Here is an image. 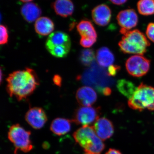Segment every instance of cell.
Masks as SVG:
<instances>
[{"instance_id":"cell-10","label":"cell","mask_w":154,"mask_h":154,"mask_svg":"<svg viewBox=\"0 0 154 154\" xmlns=\"http://www.w3.org/2000/svg\"><path fill=\"white\" fill-rule=\"evenodd\" d=\"M116 19L122 30H130L137 25L138 17L132 9L122 10L117 14Z\"/></svg>"},{"instance_id":"cell-23","label":"cell","mask_w":154,"mask_h":154,"mask_svg":"<svg viewBox=\"0 0 154 154\" xmlns=\"http://www.w3.org/2000/svg\"><path fill=\"white\" fill-rule=\"evenodd\" d=\"M0 44L1 45L7 44L8 42L9 32L8 28L5 25H2L0 27Z\"/></svg>"},{"instance_id":"cell-27","label":"cell","mask_w":154,"mask_h":154,"mask_svg":"<svg viewBox=\"0 0 154 154\" xmlns=\"http://www.w3.org/2000/svg\"><path fill=\"white\" fill-rule=\"evenodd\" d=\"M53 82L56 85L60 87L62 85V78L59 75H55L53 79Z\"/></svg>"},{"instance_id":"cell-2","label":"cell","mask_w":154,"mask_h":154,"mask_svg":"<svg viewBox=\"0 0 154 154\" xmlns=\"http://www.w3.org/2000/svg\"><path fill=\"white\" fill-rule=\"evenodd\" d=\"M123 35L118 45L120 50L125 54L136 55H143L147 51L150 43L145 35L140 30H120Z\"/></svg>"},{"instance_id":"cell-1","label":"cell","mask_w":154,"mask_h":154,"mask_svg":"<svg viewBox=\"0 0 154 154\" xmlns=\"http://www.w3.org/2000/svg\"><path fill=\"white\" fill-rule=\"evenodd\" d=\"M6 80V90L8 94L11 97L14 96L19 101L27 99L39 85L36 72L28 67L13 72Z\"/></svg>"},{"instance_id":"cell-8","label":"cell","mask_w":154,"mask_h":154,"mask_svg":"<svg viewBox=\"0 0 154 154\" xmlns=\"http://www.w3.org/2000/svg\"><path fill=\"white\" fill-rule=\"evenodd\" d=\"M150 60L142 55L132 56L127 60L125 67L130 75L135 77L143 76L147 73Z\"/></svg>"},{"instance_id":"cell-28","label":"cell","mask_w":154,"mask_h":154,"mask_svg":"<svg viewBox=\"0 0 154 154\" xmlns=\"http://www.w3.org/2000/svg\"><path fill=\"white\" fill-rule=\"evenodd\" d=\"M128 0H109L111 3L116 5H121L125 4Z\"/></svg>"},{"instance_id":"cell-20","label":"cell","mask_w":154,"mask_h":154,"mask_svg":"<svg viewBox=\"0 0 154 154\" xmlns=\"http://www.w3.org/2000/svg\"><path fill=\"white\" fill-rule=\"evenodd\" d=\"M137 88L133 83L128 80L121 79L117 82V88L119 91L128 99L132 97Z\"/></svg>"},{"instance_id":"cell-9","label":"cell","mask_w":154,"mask_h":154,"mask_svg":"<svg viewBox=\"0 0 154 154\" xmlns=\"http://www.w3.org/2000/svg\"><path fill=\"white\" fill-rule=\"evenodd\" d=\"M25 119L33 128L40 129L43 127L48 120L47 115L41 107L30 108L25 114Z\"/></svg>"},{"instance_id":"cell-14","label":"cell","mask_w":154,"mask_h":154,"mask_svg":"<svg viewBox=\"0 0 154 154\" xmlns=\"http://www.w3.org/2000/svg\"><path fill=\"white\" fill-rule=\"evenodd\" d=\"M42 11L41 8L36 3L28 2L22 6L21 14L26 22L32 23L40 18Z\"/></svg>"},{"instance_id":"cell-24","label":"cell","mask_w":154,"mask_h":154,"mask_svg":"<svg viewBox=\"0 0 154 154\" xmlns=\"http://www.w3.org/2000/svg\"><path fill=\"white\" fill-rule=\"evenodd\" d=\"M96 40H97L91 38H81L80 44L85 48H89L94 45V43L96 42Z\"/></svg>"},{"instance_id":"cell-13","label":"cell","mask_w":154,"mask_h":154,"mask_svg":"<svg viewBox=\"0 0 154 154\" xmlns=\"http://www.w3.org/2000/svg\"><path fill=\"white\" fill-rule=\"evenodd\" d=\"M75 97L79 104L84 107L92 106L97 99L96 91L89 86H83L79 88L76 93Z\"/></svg>"},{"instance_id":"cell-29","label":"cell","mask_w":154,"mask_h":154,"mask_svg":"<svg viewBox=\"0 0 154 154\" xmlns=\"http://www.w3.org/2000/svg\"><path fill=\"white\" fill-rule=\"evenodd\" d=\"M102 94L105 96H108L110 95L111 93V90L110 88L108 87H105L102 90Z\"/></svg>"},{"instance_id":"cell-7","label":"cell","mask_w":154,"mask_h":154,"mask_svg":"<svg viewBox=\"0 0 154 154\" xmlns=\"http://www.w3.org/2000/svg\"><path fill=\"white\" fill-rule=\"evenodd\" d=\"M100 110L99 107L92 106L78 107L75 110L71 121L77 125L91 126L99 118Z\"/></svg>"},{"instance_id":"cell-12","label":"cell","mask_w":154,"mask_h":154,"mask_svg":"<svg viewBox=\"0 0 154 154\" xmlns=\"http://www.w3.org/2000/svg\"><path fill=\"white\" fill-rule=\"evenodd\" d=\"M96 135L102 141L108 139L114 133V126L112 122L105 117L99 118L93 126Z\"/></svg>"},{"instance_id":"cell-26","label":"cell","mask_w":154,"mask_h":154,"mask_svg":"<svg viewBox=\"0 0 154 154\" xmlns=\"http://www.w3.org/2000/svg\"><path fill=\"white\" fill-rule=\"evenodd\" d=\"M120 67L117 65H112L108 67L107 74L109 76H115L120 70Z\"/></svg>"},{"instance_id":"cell-21","label":"cell","mask_w":154,"mask_h":154,"mask_svg":"<svg viewBox=\"0 0 154 154\" xmlns=\"http://www.w3.org/2000/svg\"><path fill=\"white\" fill-rule=\"evenodd\" d=\"M138 12L145 16L154 14V0H139L137 3Z\"/></svg>"},{"instance_id":"cell-31","label":"cell","mask_w":154,"mask_h":154,"mask_svg":"<svg viewBox=\"0 0 154 154\" xmlns=\"http://www.w3.org/2000/svg\"><path fill=\"white\" fill-rule=\"evenodd\" d=\"M21 2H30L31 1H33V0H20Z\"/></svg>"},{"instance_id":"cell-18","label":"cell","mask_w":154,"mask_h":154,"mask_svg":"<svg viewBox=\"0 0 154 154\" xmlns=\"http://www.w3.org/2000/svg\"><path fill=\"white\" fill-rule=\"evenodd\" d=\"M77 30L81 36V38L97 40V33L91 21L87 19L80 21L77 25Z\"/></svg>"},{"instance_id":"cell-17","label":"cell","mask_w":154,"mask_h":154,"mask_svg":"<svg viewBox=\"0 0 154 154\" xmlns=\"http://www.w3.org/2000/svg\"><path fill=\"white\" fill-rule=\"evenodd\" d=\"M34 28L38 35L41 36H47L51 34L54 30V23L48 17H40L35 22Z\"/></svg>"},{"instance_id":"cell-22","label":"cell","mask_w":154,"mask_h":154,"mask_svg":"<svg viewBox=\"0 0 154 154\" xmlns=\"http://www.w3.org/2000/svg\"><path fill=\"white\" fill-rule=\"evenodd\" d=\"M95 58H96V54L94 50L91 48L82 50L79 56L80 62L85 66H90L93 65Z\"/></svg>"},{"instance_id":"cell-15","label":"cell","mask_w":154,"mask_h":154,"mask_svg":"<svg viewBox=\"0 0 154 154\" xmlns=\"http://www.w3.org/2000/svg\"><path fill=\"white\" fill-rule=\"evenodd\" d=\"M56 14L64 18L72 16L74 11V5L72 0H56L51 5Z\"/></svg>"},{"instance_id":"cell-6","label":"cell","mask_w":154,"mask_h":154,"mask_svg":"<svg viewBox=\"0 0 154 154\" xmlns=\"http://www.w3.org/2000/svg\"><path fill=\"white\" fill-rule=\"evenodd\" d=\"M31 133L19 124L13 125L9 128L8 138L15 147L14 154L18 150L27 153L32 150L33 145L30 140Z\"/></svg>"},{"instance_id":"cell-5","label":"cell","mask_w":154,"mask_h":154,"mask_svg":"<svg viewBox=\"0 0 154 154\" xmlns=\"http://www.w3.org/2000/svg\"><path fill=\"white\" fill-rule=\"evenodd\" d=\"M71 40L67 33L57 31L50 34L45 42V48L54 57L62 58L68 55Z\"/></svg>"},{"instance_id":"cell-19","label":"cell","mask_w":154,"mask_h":154,"mask_svg":"<svg viewBox=\"0 0 154 154\" xmlns=\"http://www.w3.org/2000/svg\"><path fill=\"white\" fill-rule=\"evenodd\" d=\"M96 60L100 66L107 67L113 65L115 57L113 53L108 48L103 47L99 48L96 53Z\"/></svg>"},{"instance_id":"cell-4","label":"cell","mask_w":154,"mask_h":154,"mask_svg":"<svg viewBox=\"0 0 154 154\" xmlns=\"http://www.w3.org/2000/svg\"><path fill=\"white\" fill-rule=\"evenodd\" d=\"M128 105L133 110L139 111L154 110V88L142 83L128 99Z\"/></svg>"},{"instance_id":"cell-16","label":"cell","mask_w":154,"mask_h":154,"mask_svg":"<svg viewBox=\"0 0 154 154\" xmlns=\"http://www.w3.org/2000/svg\"><path fill=\"white\" fill-rule=\"evenodd\" d=\"M71 120L63 118H57L54 119L50 125V130L57 136H62L70 131Z\"/></svg>"},{"instance_id":"cell-25","label":"cell","mask_w":154,"mask_h":154,"mask_svg":"<svg viewBox=\"0 0 154 154\" xmlns=\"http://www.w3.org/2000/svg\"><path fill=\"white\" fill-rule=\"evenodd\" d=\"M146 34L151 41L154 42V23H149L146 30Z\"/></svg>"},{"instance_id":"cell-3","label":"cell","mask_w":154,"mask_h":154,"mask_svg":"<svg viewBox=\"0 0 154 154\" xmlns=\"http://www.w3.org/2000/svg\"><path fill=\"white\" fill-rule=\"evenodd\" d=\"M73 137L84 149V154H101L105 148L103 141L96 135L93 126L80 128L74 132Z\"/></svg>"},{"instance_id":"cell-11","label":"cell","mask_w":154,"mask_h":154,"mask_svg":"<svg viewBox=\"0 0 154 154\" xmlns=\"http://www.w3.org/2000/svg\"><path fill=\"white\" fill-rule=\"evenodd\" d=\"M111 9L105 4H101L96 6L92 10V19L96 25L104 27L110 23L111 20Z\"/></svg>"},{"instance_id":"cell-30","label":"cell","mask_w":154,"mask_h":154,"mask_svg":"<svg viewBox=\"0 0 154 154\" xmlns=\"http://www.w3.org/2000/svg\"><path fill=\"white\" fill-rule=\"evenodd\" d=\"M105 154H122L121 152L118 150L114 149H110L107 151Z\"/></svg>"}]
</instances>
